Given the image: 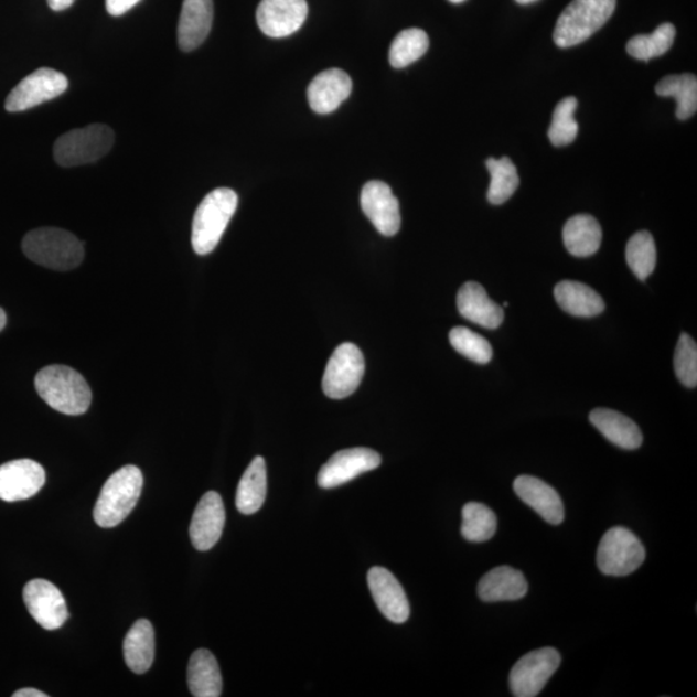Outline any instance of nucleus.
<instances>
[{
  "label": "nucleus",
  "mask_w": 697,
  "mask_h": 697,
  "mask_svg": "<svg viewBox=\"0 0 697 697\" xmlns=\"http://www.w3.org/2000/svg\"><path fill=\"white\" fill-rule=\"evenodd\" d=\"M674 369L678 380L687 388H696L697 385V346L695 340L682 333L676 353H674Z\"/></svg>",
  "instance_id": "obj_37"
},
{
  "label": "nucleus",
  "mask_w": 697,
  "mask_h": 697,
  "mask_svg": "<svg viewBox=\"0 0 697 697\" xmlns=\"http://www.w3.org/2000/svg\"><path fill=\"white\" fill-rule=\"evenodd\" d=\"M7 324V315L2 308H0V331H3Z\"/></svg>",
  "instance_id": "obj_41"
},
{
  "label": "nucleus",
  "mask_w": 697,
  "mask_h": 697,
  "mask_svg": "<svg viewBox=\"0 0 697 697\" xmlns=\"http://www.w3.org/2000/svg\"><path fill=\"white\" fill-rule=\"evenodd\" d=\"M365 357L357 345L341 344L325 367L323 392L331 399H344L357 390L365 375Z\"/></svg>",
  "instance_id": "obj_8"
},
{
  "label": "nucleus",
  "mask_w": 697,
  "mask_h": 697,
  "mask_svg": "<svg viewBox=\"0 0 697 697\" xmlns=\"http://www.w3.org/2000/svg\"><path fill=\"white\" fill-rule=\"evenodd\" d=\"M380 464V454L365 447L339 451L321 468L317 482L322 489H335L375 471Z\"/></svg>",
  "instance_id": "obj_11"
},
{
  "label": "nucleus",
  "mask_w": 697,
  "mask_h": 697,
  "mask_svg": "<svg viewBox=\"0 0 697 697\" xmlns=\"http://www.w3.org/2000/svg\"><path fill=\"white\" fill-rule=\"evenodd\" d=\"M268 476L267 462L257 457L248 465L238 484L236 505L245 515H251L261 510L267 497Z\"/></svg>",
  "instance_id": "obj_27"
},
{
  "label": "nucleus",
  "mask_w": 697,
  "mask_h": 697,
  "mask_svg": "<svg viewBox=\"0 0 697 697\" xmlns=\"http://www.w3.org/2000/svg\"><path fill=\"white\" fill-rule=\"evenodd\" d=\"M590 422L613 444L624 450L640 449L643 442L641 429L625 415L609 408H596L589 416Z\"/></svg>",
  "instance_id": "obj_23"
},
{
  "label": "nucleus",
  "mask_w": 697,
  "mask_h": 697,
  "mask_svg": "<svg viewBox=\"0 0 697 697\" xmlns=\"http://www.w3.org/2000/svg\"><path fill=\"white\" fill-rule=\"evenodd\" d=\"M367 581L371 594L383 615L392 623H406L410 618V603L396 576L384 567H373L368 571Z\"/></svg>",
  "instance_id": "obj_16"
},
{
  "label": "nucleus",
  "mask_w": 697,
  "mask_h": 697,
  "mask_svg": "<svg viewBox=\"0 0 697 697\" xmlns=\"http://www.w3.org/2000/svg\"><path fill=\"white\" fill-rule=\"evenodd\" d=\"M225 506L215 491L204 494L196 505L191 523V540L196 550L206 551L215 547L225 526Z\"/></svg>",
  "instance_id": "obj_17"
},
{
  "label": "nucleus",
  "mask_w": 697,
  "mask_h": 697,
  "mask_svg": "<svg viewBox=\"0 0 697 697\" xmlns=\"http://www.w3.org/2000/svg\"><path fill=\"white\" fill-rule=\"evenodd\" d=\"M353 89L352 78L344 71L329 69L318 74L308 88L310 108L318 114L339 109Z\"/></svg>",
  "instance_id": "obj_19"
},
{
  "label": "nucleus",
  "mask_w": 697,
  "mask_h": 697,
  "mask_svg": "<svg viewBox=\"0 0 697 697\" xmlns=\"http://www.w3.org/2000/svg\"><path fill=\"white\" fill-rule=\"evenodd\" d=\"M34 384L45 404L65 415L86 414L93 401L85 377L67 366L44 367L35 376Z\"/></svg>",
  "instance_id": "obj_1"
},
{
  "label": "nucleus",
  "mask_w": 697,
  "mask_h": 697,
  "mask_svg": "<svg viewBox=\"0 0 697 697\" xmlns=\"http://www.w3.org/2000/svg\"><path fill=\"white\" fill-rule=\"evenodd\" d=\"M187 685L195 697H218L223 677L216 657L208 650H196L187 665Z\"/></svg>",
  "instance_id": "obj_25"
},
{
  "label": "nucleus",
  "mask_w": 697,
  "mask_h": 697,
  "mask_svg": "<svg viewBox=\"0 0 697 697\" xmlns=\"http://www.w3.org/2000/svg\"><path fill=\"white\" fill-rule=\"evenodd\" d=\"M429 49V36L421 29H406L393 41L389 51V63L401 69L418 62Z\"/></svg>",
  "instance_id": "obj_32"
},
{
  "label": "nucleus",
  "mask_w": 697,
  "mask_h": 697,
  "mask_svg": "<svg viewBox=\"0 0 697 697\" xmlns=\"http://www.w3.org/2000/svg\"><path fill=\"white\" fill-rule=\"evenodd\" d=\"M114 146V132L105 125L78 128L58 138L53 157L62 167L95 163L109 153Z\"/></svg>",
  "instance_id": "obj_6"
},
{
  "label": "nucleus",
  "mask_w": 697,
  "mask_h": 697,
  "mask_svg": "<svg viewBox=\"0 0 697 697\" xmlns=\"http://www.w3.org/2000/svg\"><path fill=\"white\" fill-rule=\"evenodd\" d=\"M491 174L487 200L491 204H503L517 191L519 176L510 158H489L486 161Z\"/></svg>",
  "instance_id": "obj_31"
},
{
  "label": "nucleus",
  "mask_w": 697,
  "mask_h": 697,
  "mask_svg": "<svg viewBox=\"0 0 697 697\" xmlns=\"http://www.w3.org/2000/svg\"><path fill=\"white\" fill-rule=\"evenodd\" d=\"M519 4H529L536 2V0H515Z\"/></svg>",
  "instance_id": "obj_42"
},
{
  "label": "nucleus",
  "mask_w": 697,
  "mask_h": 697,
  "mask_svg": "<svg viewBox=\"0 0 697 697\" xmlns=\"http://www.w3.org/2000/svg\"><path fill=\"white\" fill-rule=\"evenodd\" d=\"M143 476L138 467L126 465L105 482L97 498L94 518L98 526L112 528L131 514L141 496Z\"/></svg>",
  "instance_id": "obj_4"
},
{
  "label": "nucleus",
  "mask_w": 697,
  "mask_h": 697,
  "mask_svg": "<svg viewBox=\"0 0 697 697\" xmlns=\"http://www.w3.org/2000/svg\"><path fill=\"white\" fill-rule=\"evenodd\" d=\"M237 207L238 195L232 189H215L204 196L193 218L192 245L195 254L204 256L214 251Z\"/></svg>",
  "instance_id": "obj_3"
},
{
  "label": "nucleus",
  "mask_w": 697,
  "mask_h": 697,
  "mask_svg": "<svg viewBox=\"0 0 697 697\" xmlns=\"http://www.w3.org/2000/svg\"><path fill=\"white\" fill-rule=\"evenodd\" d=\"M555 298L557 304L573 317L600 315L605 308L603 299L592 287L573 280L558 283L555 288Z\"/></svg>",
  "instance_id": "obj_26"
},
{
  "label": "nucleus",
  "mask_w": 697,
  "mask_h": 697,
  "mask_svg": "<svg viewBox=\"0 0 697 697\" xmlns=\"http://www.w3.org/2000/svg\"><path fill=\"white\" fill-rule=\"evenodd\" d=\"M655 90L658 96L676 98V116L679 120L695 116L697 110V79L695 75H668L657 83Z\"/></svg>",
  "instance_id": "obj_29"
},
{
  "label": "nucleus",
  "mask_w": 697,
  "mask_h": 697,
  "mask_svg": "<svg viewBox=\"0 0 697 697\" xmlns=\"http://www.w3.org/2000/svg\"><path fill=\"white\" fill-rule=\"evenodd\" d=\"M13 697H49L47 694L40 691L35 688H22L19 691L13 693Z\"/></svg>",
  "instance_id": "obj_40"
},
{
  "label": "nucleus",
  "mask_w": 697,
  "mask_h": 697,
  "mask_svg": "<svg viewBox=\"0 0 697 697\" xmlns=\"http://www.w3.org/2000/svg\"><path fill=\"white\" fill-rule=\"evenodd\" d=\"M497 532V518L494 511L481 503H468L462 507L461 535L471 543H484Z\"/></svg>",
  "instance_id": "obj_30"
},
{
  "label": "nucleus",
  "mask_w": 697,
  "mask_h": 697,
  "mask_svg": "<svg viewBox=\"0 0 697 697\" xmlns=\"http://www.w3.org/2000/svg\"><path fill=\"white\" fill-rule=\"evenodd\" d=\"M510 307V302H504V308Z\"/></svg>",
  "instance_id": "obj_44"
},
{
  "label": "nucleus",
  "mask_w": 697,
  "mask_h": 697,
  "mask_svg": "<svg viewBox=\"0 0 697 697\" xmlns=\"http://www.w3.org/2000/svg\"><path fill=\"white\" fill-rule=\"evenodd\" d=\"M626 261L629 268L641 280L647 279L656 267V246L648 232H639L629 239L626 246Z\"/></svg>",
  "instance_id": "obj_34"
},
{
  "label": "nucleus",
  "mask_w": 697,
  "mask_h": 697,
  "mask_svg": "<svg viewBox=\"0 0 697 697\" xmlns=\"http://www.w3.org/2000/svg\"><path fill=\"white\" fill-rule=\"evenodd\" d=\"M616 9V0H572L560 14L555 29V42L560 49L573 47L589 40Z\"/></svg>",
  "instance_id": "obj_5"
},
{
  "label": "nucleus",
  "mask_w": 697,
  "mask_h": 697,
  "mask_svg": "<svg viewBox=\"0 0 697 697\" xmlns=\"http://www.w3.org/2000/svg\"><path fill=\"white\" fill-rule=\"evenodd\" d=\"M308 12L307 0H261L256 19L265 35L285 37L304 25Z\"/></svg>",
  "instance_id": "obj_13"
},
{
  "label": "nucleus",
  "mask_w": 697,
  "mask_h": 697,
  "mask_svg": "<svg viewBox=\"0 0 697 697\" xmlns=\"http://www.w3.org/2000/svg\"><path fill=\"white\" fill-rule=\"evenodd\" d=\"M140 0H106V10L111 17H122L126 12L133 9Z\"/></svg>",
  "instance_id": "obj_38"
},
{
  "label": "nucleus",
  "mask_w": 697,
  "mask_h": 697,
  "mask_svg": "<svg viewBox=\"0 0 697 697\" xmlns=\"http://www.w3.org/2000/svg\"><path fill=\"white\" fill-rule=\"evenodd\" d=\"M676 28L672 24L657 26L653 34L635 35L626 44L629 55L641 62H650L651 58L663 56L672 49Z\"/></svg>",
  "instance_id": "obj_33"
},
{
  "label": "nucleus",
  "mask_w": 697,
  "mask_h": 697,
  "mask_svg": "<svg viewBox=\"0 0 697 697\" xmlns=\"http://www.w3.org/2000/svg\"><path fill=\"white\" fill-rule=\"evenodd\" d=\"M67 87H69V81L63 73L50 67H41L11 90L6 100V110L20 112L35 108L37 105L62 96Z\"/></svg>",
  "instance_id": "obj_10"
},
{
  "label": "nucleus",
  "mask_w": 697,
  "mask_h": 697,
  "mask_svg": "<svg viewBox=\"0 0 697 697\" xmlns=\"http://www.w3.org/2000/svg\"><path fill=\"white\" fill-rule=\"evenodd\" d=\"M564 242L567 251L571 255L592 256L601 247V225L593 216L576 215L568 219L564 227Z\"/></svg>",
  "instance_id": "obj_28"
},
{
  "label": "nucleus",
  "mask_w": 697,
  "mask_h": 697,
  "mask_svg": "<svg viewBox=\"0 0 697 697\" xmlns=\"http://www.w3.org/2000/svg\"><path fill=\"white\" fill-rule=\"evenodd\" d=\"M459 313L484 329L494 330L504 321V310L489 298L484 288L476 282H468L458 293Z\"/></svg>",
  "instance_id": "obj_21"
},
{
  "label": "nucleus",
  "mask_w": 697,
  "mask_h": 697,
  "mask_svg": "<svg viewBox=\"0 0 697 697\" xmlns=\"http://www.w3.org/2000/svg\"><path fill=\"white\" fill-rule=\"evenodd\" d=\"M24 602L30 615L47 631H57L69 618L63 593L51 581H29L24 588Z\"/></svg>",
  "instance_id": "obj_12"
},
{
  "label": "nucleus",
  "mask_w": 697,
  "mask_h": 697,
  "mask_svg": "<svg viewBox=\"0 0 697 697\" xmlns=\"http://www.w3.org/2000/svg\"><path fill=\"white\" fill-rule=\"evenodd\" d=\"M450 343L454 351L480 365L492 360V346L486 339L467 328H454L450 332Z\"/></svg>",
  "instance_id": "obj_36"
},
{
  "label": "nucleus",
  "mask_w": 697,
  "mask_h": 697,
  "mask_svg": "<svg viewBox=\"0 0 697 697\" xmlns=\"http://www.w3.org/2000/svg\"><path fill=\"white\" fill-rule=\"evenodd\" d=\"M22 251L29 260L58 271L78 268L85 259L82 242L58 227H41L28 233L22 240Z\"/></svg>",
  "instance_id": "obj_2"
},
{
  "label": "nucleus",
  "mask_w": 697,
  "mask_h": 697,
  "mask_svg": "<svg viewBox=\"0 0 697 697\" xmlns=\"http://www.w3.org/2000/svg\"><path fill=\"white\" fill-rule=\"evenodd\" d=\"M125 661L133 673H147L156 656L154 628L147 619L136 621L124 642Z\"/></svg>",
  "instance_id": "obj_24"
},
{
  "label": "nucleus",
  "mask_w": 697,
  "mask_h": 697,
  "mask_svg": "<svg viewBox=\"0 0 697 697\" xmlns=\"http://www.w3.org/2000/svg\"><path fill=\"white\" fill-rule=\"evenodd\" d=\"M560 655L556 648L545 647L532 651L513 666L510 686L515 697H535L557 672Z\"/></svg>",
  "instance_id": "obj_9"
},
{
  "label": "nucleus",
  "mask_w": 697,
  "mask_h": 697,
  "mask_svg": "<svg viewBox=\"0 0 697 697\" xmlns=\"http://www.w3.org/2000/svg\"><path fill=\"white\" fill-rule=\"evenodd\" d=\"M75 0H49L50 9L52 11L62 12L74 4Z\"/></svg>",
  "instance_id": "obj_39"
},
{
  "label": "nucleus",
  "mask_w": 697,
  "mask_h": 697,
  "mask_svg": "<svg viewBox=\"0 0 697 697\" xmlns=\"http://www.w3.org/2000/svg\"><path fill=\"white\" fill-rule=\"evenodd\" d=\"M514 492L523 503L550 523L558 526L565 519V506L558 492L548 483L532 475H521L513 484Z\"/></svg>",
  "instance_id": "obj_18"
},
{
  "label": "nucleus",
  "mask_w": 697,
  "mask_h": 697,
  "mask_svg": "<svg viewBox=\"0 0 697 697\" xmlns=\"http://www.w3.org/2000/svg\"><path fill=\"white\" fill-rule=\"evenodd\" d=\"M646 550L631 529L613 527L602 537L597 565L603 575L628 576L645 562Z\"/></svg>",
  "instance_id": "obj_7"
},
{
  "label": "nucleus",
  "mask_w": 697,
  "mask_h": 697,
  "mask_svg": "<svg viewBox=\"0 0 697 697\" xmlns=\"http://www.w3.org/2000/svg\"><path fill=\"white\" fill-rule=\"evenodd\" d=\"M45 483V472L40 462L21 459L0 465V500L7 503L33 497Z\"/></svg>",
  "instance_id": "obj_15"
},
{
  "label": "nucleus",
  "mask_w": 697,
  "mask_h": 697,
  "mask_svg": "<svg viewBox=\"0 0 697 697\" xmlns=\"http://www.w3.org/2000/svg\"><path fill=\"white\" fill-rule=\"evenodd\" d=\"M578 109V100L573 96L565 97L556 106L549 127V140L555 147L570 146L579 132V125L576 122L573 114Z\"/></svg>",
  "instance_id": "obj_35"
},
{
  "label": "nucleus",
  "mask_w": 697,
  "mask_h": 697,
  "mask_svg": "<svg viewBox=\"0 0 697 697\" xmlns=\"http://www.w3.org/2000/svg\"><path fill=\"white\" fill-rule=\"evenodd\" d=\"M527 592L525 575L510 566L492 568L479 585V596L483 602L518 601Z\"/></svg>",
  "instance_id": "obj_22"
},
{
  "label": "nucleus",
  "mask_w": 697,
  "mask_h": 697,
  "mask_svg": "<svg viewBox=\"0 0 697 697\" xmlns=\"http://www.w3.org/2000/svg\"><path fill=\"white\" fill-rule=\"evenodd\" d=\"M449 2L459 4V3L465 2V0H449Z\"/></svg>",
  "instance_id": "obj_43"
},
{
  "label": "nucleus",
  "mask_w": 697,
  "mask_h": 697,
  "mask_svg": "<svg viewBox=\"0 0 697 697\" xmlns=\"http://www.w3.org/2000/svg\"><path fill=\"white\" fill-rule=\"evenodd\" d=\"M361 206L376 230L384 237H393L400 229V210L396 195L383 181H369L362 189Z\"/></svg>",
  "instance_id": "obj_14"
},
{
  "label": "nucleus",
  "mask_w": 697,
  "mask_h": 697,
  "mask_svg": "<svg viewBox=\"0 0 697 697\" xmlns=\"http://www.w3.org/2000/svg\"><path fill=\"white\" fill-rule=\"evenodd\" d=\"M212 22H214L212 0H184L178 28L180 49L184 52L199 49L207 40Z\"/></svg>",
  "instance_id": "obj_20"
}]
</instances>
